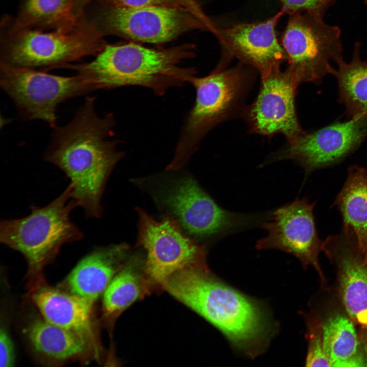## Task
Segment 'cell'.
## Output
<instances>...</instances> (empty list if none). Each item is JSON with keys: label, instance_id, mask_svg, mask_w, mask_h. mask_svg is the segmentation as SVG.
<instances>
[{"label": "cell", "instance_id": "cell-1", "mask_svg": "<svg viewBox=\"0 0 367 367\" xmlns=\"http://www.w3.org/2000/svg\"><path fill=\"white\" fill-rule=\"evenodd\" d=\"M95 98L88 97L67 124L56 126L45 160L57 166L70 179L72 199L83 208L87 218L101 216V197L107 180L123 156L112 139L114 116H101Z\"/></svg>", "mask_w": 367, "mask_h": 367}, {"label": "cell", "instance_id": "cell-2", "mask_svg": "<svg viewBox=\"0 0 367 367\" xmlns=\"http://www.w3.org/2000/svg\"><path fill=\"white\" fill-rule=\"evenodd\" d=\"M163 287L217 328L244 354L256 356L269 342L272 326L265 307L215 277L207 265L177 271Z\"/></svg>", "mask_w": 367, "mask_h": 367}, {"label": "cell", "instance_id": "cell-3", "mask_svg": "<svg viewBox=\"0 0 367 367\" xmlns=\"http://www.w3.org/2000/svg\"><path fill=\"white\" fill-rule=\"evenodd\" d=\"M194 53L189 45L161 50L133 43L106 45L92 61L69 64L63 68L75 70L96 90L139 86L161 96L169 89L189 83L196 75L194 68L179 66Z\"/></svg>", "mask_w": 367, "mask_h": 367}, {"label": "cell", "instance_id": "cell-4", "mask_svg": "<svg viewBox=\"0 0 367 367\" xmlns=\"http://www.w3.org/2000/svg\"><path fill=\"white\" fill-rule=\"evenodd\" d=\"M72 188L70 183L46 206L31 207L27 216L1 222L0 241L25 258L31 289L42 283L43 269L54 259L63 245L84 237L70 219L72 210L78 206L71 198Z\"/></svg>", "mask_w": 367, "mask_h": 367}, {"label": "cell", "instance_id": "cell-5", "mask_svg": "<svg viewBox=\"0 0 367 367\" xmlns=\"http://www.w3.org/2000/svg\"><path fill=\"white\" fill-rule=\"evenodd\" d=\"M253 78L240 66L225 69L221 64L206 76L191 77L189 83L195 89V100L182 126L169 169L184 166L209 131L243 111Z\"/></svg>", "mask_w": 367, "mask_h": 367}, {"label": "cell", "instance_id": "cell-6", "mask_svg": "<svg viewBox=\"0 0 367 367\" xmlns=\"http://www.w3.org/2000/svg\"><path fill=\"white\" fill-rule=\"evenodd\" d=\"M290 16L281 40L287 57L286 69L298 86L319 84L324 76L333 74L334 64L337 67L344 61L340 29L312 14Z\"/></svg>", "mask_w": 367, "mask_h": 367}, {"label": "cell", "instance_id": "cell-7", "mask_svg": "<svg viewBox=\"0 0 367 367\" xmlns=\"http://www.w3.org/2000/svg\"><path fill=\"white\" fill-rule=\"evenodd\" d=\"M17 29L5 46L1 64L45 71L98 54L106 46L91 25L78 23L69 30L45 33Z\"/></svg>", "mask_w": 367, "mask_h": 367}, {"label": "cell", "instance_id": "cell-8", "mask_svg": "<svg viewBox=\"0 0 367 367\" xmlns=\"http://www.w3.org/2000/svg\"><path fill=\"white\" fill-rule=\"evenodd\" d=\"M154 197L180 227L199 238L237 231L257 223L263 218L223 209L190 177L169 181Z\"/></svg>", "mask_w": 367, "mask_h": 367}, {"label": "cell", "instance_id": "cell-9", "mask_svg": "<svg viewBox=\"0 0 367 367\" xmlns=\"http://www.w3.org/2000/svg\"><path fill=\"white\" fill-rule=\"evenodd\" d=\"M0 84L25 119L42 120L53 128L60 103L96 90L78 74L59 76L1 63Z\"/></svg>", "mask_w": 367, "mask_h": 367}, {"label": "cell", "instance_id": "cell-10", "mask_svg": "<svg viewBox=\"0 0 367 367\" xmlns=\"http://www.w3.org/2000/svg\"><path fill=\"white\" fill-rule=\"evenodd\" d=\"M138 244L146 251L145 273L151 286L163 287L177 271L192 266L206 265V248L187 237L170 217L161 221L138 209Z\"/></svg>", "mask_w": 367, "mask_h": 367}, {"label": "cell", "instance_id": "cell-11", "mask_svg": "<svg viewBox=\"0 0 367 367\" xmlns=\"http://www.w3.org/2000/svg\"><path fill=\"white\" fill-rule=\"evenodd\" d=\"M260 78L256 98L243 111L250 131L268 137L280 134L288 142L295 140L305 133L295 107L298 85L280 66L260 74Z\"/></svg>", "mask_w": 367, "mask_h": 367}, {"label": "cell", "instance_id": "cell-12", "mask_svg": "<svg viewBox=\"0 0 367 367\" xmlns=\"http://www.w3.org/2000/svg\"><path fill=\"white\" fill-rule=\"evenodd\" d=\"M367 136V115L304 133L275 152L265 163L293 160L306 173L338 163L354 151Z\"/></svg>", "mask_w": 367, "mask_h": 367}, {"label": "cell", "instance_id": "cell-13", "mask_svg": "<svg viewBox=\"0 0 367 367\" xmlns=\"http://www.w3.org/2000/svg\"><path fill=\"white\" fill-rule=\"evenodd\" d=\"M315 203L297 199L272 214L261 227L267 235L257 241V249H275L291 254L307 267H313L323 283L326 282L319 263L323 241L319 237L313 210Z\"/></svg>", "mask_w": 367, "mask_h": 367}, {"label": "cell", "instance_id": "cell-14", "mask_svg": "<svg viewBox=\"0 0 367 367\" xmlns=\"http://www.w3.org/2000/svg\"><path fill=\"white\" fill-rule=\"evenodd\" d=\"M102 20L111 32L153 43L170 41L193 29H207L190 11L173 7H110L103 13Z\"/></svg>", "mask_w": 367, "mask_h": 367}, {"label": "cell", "instance_id": "cell-15", "mask_svg": "<svg viewBox=\"0 0 367 367\" xmlns=\"http://www.w3.org/2000/svg\"><path fill=\"white\" fill-rule=\"evenodd\" d=\"M323 251L336 266L338 291L347 315L355 325L367 327V263L350 230L328 236Z\"/></svg>", "mask_w": 367, "mask_h": 367}, {"label": "cell", "instance_id": "cell-16", "mask_svg": "<svg viewBox=\"0 0 367 367\" xmlns=\"http://www.w3.org/2000/svg\"><path fill=\"white\" fill-rule=\"evenodd\" d=\"M282 15L280 11L261 21L235 24L218 30L217 36L230 57L238 58L261 74L287 60L275 31Z\"/></svg>", "mask_w": 367, "mask_h": 367}, {"label": "cell", "instance_id": "cell-17", "mask_svg": "<svg viewBox=\"0 0 367 367\" xmlns=\"http://www.w3.org/2000/svg\"><path fill=\"white\" fill-rule=\"evenodd\" d=\"M30 298L43 319L80 335L91 345L96 355L98 353L92 304L77 295L42 283L31 289Z\"/></svg>", "mask_w": 367, "mask_h": 367}, {"label": "cell", "instance_id": "cell-18", "mask_svg": "<svg viewBox=\"0 0 367 367\" xmlns=\"http://www.w3.org/2000/svg\"><path fill=\"white\" fill-rule=\"evenodd\" d=\"M128 249L124 244L93 249L67 276L62 282L63 290L94 305L127 260Z\"/></svg>", "mask_w": 367, "mask_h": 367}, {"label": "cell", "instance_id": "cell-19", "mask_svg": "<svg viewBox=\"0 0 367 367\" xmlns=\"http://www.w3.org/2000/svg\"><path fill=\"white\" fill-rule=\"evenodd\" d=\"M24 332L33 350L45 359L64 362L96 353L91 345L76 333L45 320L33 319Z\"/></svg>", "mask_w": 367, "mask_h": 367}, {"label": "cell", "instance_id": "cell-20", "mask_svg": "<svg viewBox=\"0 0 367 367\" xmlns=\"http://www.w3.org/2000/svg\"><path fill=\"white\" fill-rule=\"evenodd\" d=\"M333 205L339 211L343 228L351 230L358 249L367 263V168L350 167Z\"/></svg>", "mask_w": 367, "mask_h": 367}, {"label": "cell", "instance_id": "cell-21", "mask_svg": "<svg viewBox=\"0 0 367 367\" xmlns=\"http://www.w3.org/2000/svg\"><path fill=\"white\" fill-rule=\"evenodd\" d=\"M325 350L331 366L366 367L367 358L355 324L337 312L323 322Z\"/></svg>", "mask_w": 367, "mask_h": 367}, {"label": "cell", "instance_id": "cell-22", "mask_svg": "<svg viewBox=\"0 0 367 367\" xmlns=\"http://www.w3.org/2000/svg\"><path fill=\"white\" fill-rule=\"evenodd\" d=\"M144 264L145 260L140 256L134 255L127 259L113 277L102 295L105 319L116 318L151 287Z\"/></svg>", "mask_w": 367, "mask_h": 367}, {"label": "cell", "instance_id": "cell-23", "mask_svg": "<svg viewBox=\"0 0 367 367\" xmlns=\"http://www.w3.org/2000/svg\"><path fill=\"white\" fill-rule=\"evenodd\" d=\"M337 81L338 100L351 118L367 115V61L359 57V44H356L350 63L339 64L333 73Z\"/></svg>", "mask_w": 367, "mask_h": 367}, {"label": "cell", "instance_id": "cell-24", "mask_svg": "<svg viewBox=\"0 0 367 367\" xmlns=\"http://www.w3.org/2000/svg\"><path fill=\"white\" fill-rule=\"evenodd\" d=\"M75 0H25L17 28L51 27L69 30L78 23Z\"/></svg>", "mask_w": 367, "mask_h": 367}, {"label": "cell", "instance_id": "cell-25", "mask_svg": "<svg viewBox=\"0 0 367 367\" xmlns=\"http://www.w3.org/2000/svg\"><path fill=\"white\" fill-rule=\"evenodd\" d=\"M308 349L305 359L306 366H331L324 340L323 322L313 312L304 313Z\"/></svg>", "mask_w": 367, "mask_h": 367}, {"label": "cell", "instance_id": "cell-26", "mask_svg": "<svg viewBox=\"0 0 367 367\" xmlns=\"http://www.w3.org/2000/svg\"><path fill=\"white\" fill-rule=\"evenodd\" d=\"M111 7L137 8L147 6L173 7L185 9L198 17L211 31L215 27L195 0H109Z\"/></svg>", "mask_w": 367, "mask_h": 367}, {"label": "cell", "instance_id": "cell-27", "mask_svg": "<svg viewBox=\"0 0 367 367\" xmlns=\"http://www.w3.org/2000/svg\"><path fill=\"white\" fill-rule=\"evenodd\" d=\"M281 12L290 15L297 13H308L324 16L327 10L336 0H279Z\"/></svg>", "mask_w": 367, "mask_h": 367}, {"label": "cell", "instance_id": "cell-28", "mask_svg": "<svg viewBox=\"0 0 367 367\" xmlns=\"http://www.w3.org/2000/svg\"><path fill=\"white\" fill-rule=\"evenodd\" d=\"M15 350L12 339L7 330L1 327L0 330V366H12L15 362Z\"/></svg>", "mask_w": 367, "mask_h": 367}, {"label": "cell", "instance_id": "cell-29", "mask_svg": "<svg viewBox=\"0 0 367 367\" xmlns=\"http://www.w3.org/2000/svg\"><path fill=\"white\" fill-rule=\"evenodd\" d=\"M359 335L367 358V327L360 328Z\"/></svg>", "mask_w": 367, "mask_h": 367}, {"label": "cell", "instance_id": "cell-30", "mask_svg": "<svg viewBox=\"0 0 367 367\" xmlns=\"http://www.w3.org/2000/svg\"><path fill=\"white\" fill-rule=\"evenodd\" d=\"M79 1H80L82 2V1H85V0H79Z\"/></svg>", "mask_w": 367, "mask_h": 367}, {"label": "cell", "instance_id": "cell-31", "mask_svg": "<svg viewBox=\"0 0 367 367\" xmlns=\"http://www.w3.org/2000/svg\"><path fill=\"white\" fill-rule=\"evenodd\" d=\"M365 1H366V4H367V0H365Z\"/></svg>", "mask_w": 367, "mask_h": 367}]
</instances>
